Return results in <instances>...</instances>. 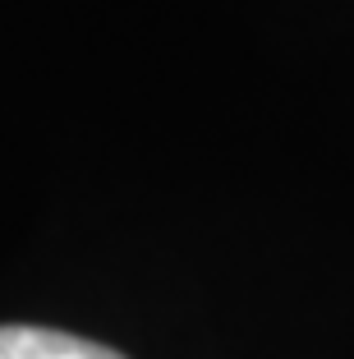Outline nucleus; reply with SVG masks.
Segmentation results:
<instances>
[{
    "label": "nucleus",
    "instance_id": "1",
    "mask_svg": "<svg viewBox=\"0 0 354 359\" xmlns=\"http://www.w3.org/2000/svg\"><path fill=\"white\" fill-rule=\"evenodd\" d=\"M0 359H125V355L102 346V341L74 337V332L0 323Z\"/></svg>",
    "mask_w": 354,
    "mask_h": 359
}]
</instances>
